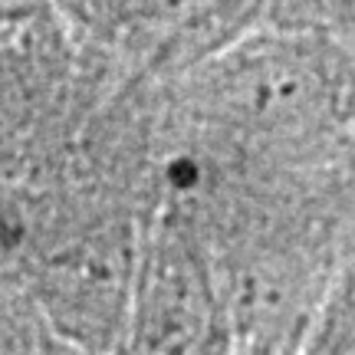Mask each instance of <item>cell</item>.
<instances>
[{
	"label": "cell",
	"instance_id": "1",
	"mask_svg": "<svg viewBox=\"0 0 355 355\" xmlns=\"http://www.w3.org/2000/svg\"><path fill=\"white\" fill-rule=\"evenodd\" d=\"M355 105L352 50L322 30L257 26L155 83L158 141L194 181H293Z\"/></svg>",
	"mask_w": 355,
	"mask_h": 355
},
{
	"label": "cell",
	"instance_id": "6",
	"mask_svg": "<svg viewBox=\"0 0 355 355\" xmlns=\"http://www.w3.org/2000/svg\"><path fill=\"white\" fill-rule=\"evenodd\" d=\"M300 355H355V247L332 260L329 283Z\"/></svg>",
	"mask_w": 355,
	"mask_h": 355
},
{
	"label": "cell",
	"instance_id": "8",
	"mask_svg": "<svg viewBox=\"0 0 355 355\" xmlns=\"http://www.w3.org/2000/svg\"><path fill=\"white\" fill-rule=\"evenodd\" d=\"M46 10H56L53 0H0V30L20 26Z\"/></svg>",
	"mask_w": 355,
	"mask_h": 355
},
{
	"label": "cell",
	"instance_id": "5",
	"mask_svg": "<svg viewBox=\"0 0 355 355\" xmlns=\"http://www.w3.org/2000/svg\"><path fill=\"white\" fill-rule=\"evenodd\" d=\"M0 355H89L43 316L0 263Z\"/></svg>",
	"mask_w": 355,
	"mask_h": 355
},
{
	"label": "cell",
	"instance_id": "4",
	"mask_svg": "<svg viewBox=\"0 0 355 355\" xmlns=\"http://www.w3.org/2000/svg\"><path fill=\"white\" fill-rule=\"evenodd\" d=\"M266 24V0H102L89 37L122 79L171 83Z\"/></svg>",
	"mask_w": 355,
	"mask_h": 355
},
{
	"label": "cell",
	"instance_id": "2",
	"mask_svg": "<svg viewBox=\"0 0 355 355\" xmlns=\"http://www.w3.org/2000/svg\"><path fill=\"white\" fill-rule=\"evenodd\" d=\"M119 83L109 53L56 10L0 30V188L53 165Z\"/></svg>",
	"mask_w": 355,
	"mask_h": 355
},
{
	"label": "cell",
	"instance_id": "3",
	"mask_svg": "<svg viewBox=\"0 0 355 355\" xmlns=\"http://www.w3.org/2000/svg\"><path fill=\"white\" fill-rule=\"evenodd\" d=\"M115 355H230V329L201 237L171 211L145 224Z\"/></svg>",
	"mask_w": 355,
	"mask_h": 355
},
{
	"label": "cell",
	"instance_id": "7",
	"mask_svg": "<svg viewBox=\"0 0 355 355\" xmlns=\"http://www.w3.org/2000/svg\"><path fill=\"white\" fill-rule=\"evenodd\" d=\"M53 7H56V13H60V17H63L76 33L89 37V33H92V26H96V17H99L102 0H53Z\"/></svg>",
	"mask_w": 355,
	"mask_h": 355
}]
</instances>
